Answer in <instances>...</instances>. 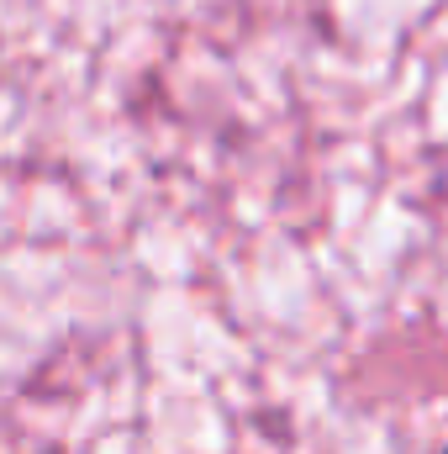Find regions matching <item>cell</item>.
I'll return each mask as SVG.
<instances>
[{
    "label": "cell",
    "mask_w": 448,
    "mask_h": 454,
    "mask_svg": "<svg viewBox=\"0 0 448 454\" xmlns=\"http://www.w3.org/2000/svg\"><path fill=\"white\" fill-rule=\"evenodd\" d=\"M444 454H448V450H444Z\"/></svg>",
    "instance_id": "6da1fadb"
}]
</instances>
